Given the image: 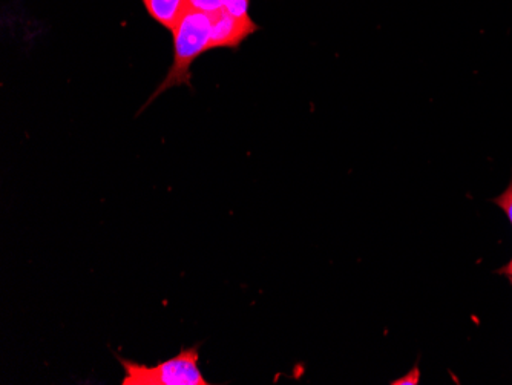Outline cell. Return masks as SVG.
I'll list each match as a JSON object with an SVG mask.
<instances>
[{"label":"cell","instance_id":"obj_2","mask_svg":"<svg viewBox=\"0 0 512 385\" xmlns=\"http://www.w3.org/2000/svg\"><path fill=\"white\" fill-rule=\"evenodd\" d=\"M200 353L198 347H188L180 350L177 355L157 366L149 367L145 364L119 358L125 376L122 385H209L201 372Z\"/></svg>","mask_w":512,"mask_h":385},{"label":"cell","instance_id":"obj_7","mask_svg":"<svg viewBox=\"0 0 512 385\" xmlns=\"http://www.w3.org/2000/svg\"><path fill=\"white\" fill-rule=\"evenodd\" d=\"M500 272H502L503 275H506V277H508L509 280L512 281V260L509 261V263L506 264V266L503 267V269L500 270Z\"/></svg>","mask_w":512,"mask_h":385},{"label":"cell","instance_id":"obj_3","mask_svg":"<svg viewBox=\"0 0 512 385\" xmlns=\"http://www.w3.org/2000/svg\"><path fill=\"white\" fill-rule=\"evenodd\" d=\"M149 17L168 31H174L189 8V0H142Z\"/></svg>","mask_w":512,"mask_h":385},{"label":"cell","instance_id":"obj_5","mask_svg":"<svg viewBox=\"0 0 512 385\" xmlns=\"http://www.w3.org/2000/svg\"><path fill=\"white\" fill-rule=\"evenodd\" d=\"M493 203L505 212L509 223L512 224V177L511 181H509L508 188H506L505 192L500 194L499 197L493 198Z\"/></svg>","mask_w":512,"mask_h":385},{"label":"cell","instance_id":"obj_1","mask_svg":"<svg viewBox=\"0 0 512 385\" xmlns=\"http://www.w3.org/2000/svg\"><path fill=\"white\" fill-rule=\"evenodd\" d=\"M258 30L260 27L252 17L241 19L224 10L209 13L189 7L172 31L174 60L171 68L143 109L169 89L177 86L192 88V65L198 57L218 48L238 50L241 43Z\"/></svg>","mask_w":512,"mask_h":385},{"label":"cell","instance_id":"obj_6","mask_svg":"<svg viewBox=\"0 0 512 385\" xmlns=\"http://www.w3.org/2000/svg\"><path fill=\"white\" fill-rule=\"evenodd\" d=\"M419 381H421V372H419V367L416 366L407 375L391 381V385H417Z\"/></svg>","mask_w":512,"mask_h":385},{"label":"cell","instance_id":"obj_4","mask_svg":"<svg viewBox=\"0 0 512 385\" xmlns=\"http://www.w3.org/2000/svg\"><path fill=\"white\" fill-rule=\"evenodd\" d=\"M189 7L209 13L224 10L241 19L250 17V0H189Z\"/></svg>","mask_w":512,"mask_h":385}]
</instances>
